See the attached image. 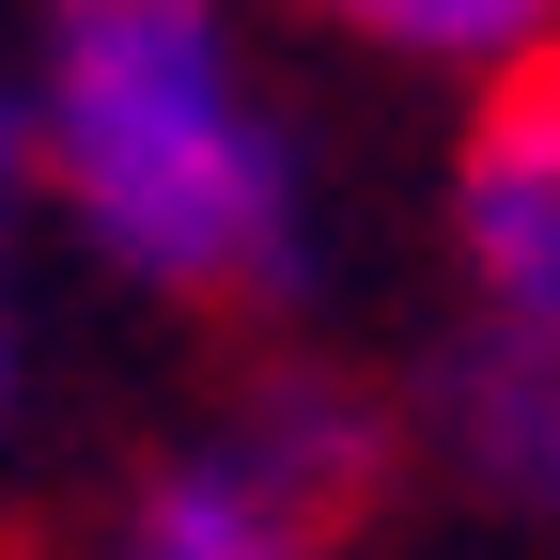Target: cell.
<instances>
[{"instance_id": "6", "label": "cell", "mask_w": 560, "mask_h": 560, "mask_svg": "<svg viewBox=\"0 0 560 560\" xmlns=\"http://www.w3.org/2000/svg\"><path fill=\"white\" fill-rule=\"evenodd\" d=\"M16 234H32V125H16V47H0V420L32 389V327H16Z\"/></svg>"}, {"instance_id": "2", "label": "cell", "mask_w": 560, "mask_h": 560, "mask_svg": "<svg viewBox=\"0 0 560 560\" xmlns=\"http://www.w3.org/2000/svg\"><path fill=\"white\" fill-rule=\"evenodd\" d=\"M389 467H405L389 389L327 359H265L219 420H187L156 467H125L94 499L79 560H342Z\"/></svg>"}, {"instance_id": "4", "label": "cell", "mask_w": 560, "mask_h": 560, "mask_svg": "<svg viewBox=\"0 0 560 560\" xmlns=\"http://www.w3.org/2000/svg\"><path fill=\"white\" fill-rule=\"evenodd\" d=\"M405 452H436L482 514H529L560 529V327H499V312H452L436 359H420L405 405Z\"/></svg>"}, {"instance_id": "1", "label": "cell", "mask_w": 560, "mask_h": 560, "mask_svg": "<svg viewBox=\"0 0 560 560\" xmlns=\"http://www.w3.org/2000/svg\"><path fill=\"white\" fill-rule=\"evenodd\" d=\"M16 125H32V219H62L125 296L202 327L312 296L327 187L234 0H32Z\"/></svg>"}, {"instance_id": "3", "label": "cell", "mask_w": 560, "mask_h": 560, "mask_svg": "<svg viewBox=\"0 0 560 560\" xmlns=\"http://www.w3.org/2000/svg\"><path fill=\"white\" fill-rule=\"evenodd\" d=\"M452 312L560 327V47L499 62L452 109Z\"/></svg>"}, {"instance_id": "5", "label": "cell", "mask_w": 560, "mask_h": 560, "mask_svg": "<svg viewBox=\"0 0 560 560\" xmlns=\"http://www.w3.org/2000/svg\"><path fill=\"white\" fill-rule=\"evenodd\" d=\"M280 16H312L327 47L389 62V79H436V94H482L499 62L560 47V0H280Z\"/></svg>"}]
</instances>
